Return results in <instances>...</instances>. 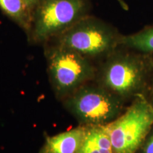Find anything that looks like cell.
Instances as JSON below:
<instances>
[{"label":"cell","instance_id":"obj_1","mask_svg":"<svg viewBox=\"0 0 153 153\" xmlns=\"http://www.w3.org/2000/svg\"><path fill=\"white\" fill-rule=\"evenodd\" d=\"M152 72L150 55L119 46L104 58L95 79L97 84L126 101L145 95Z\"/></svg>","mask_w":153,"mask_h":153},{"label":"cell","instance_id":"obj_2","mask_svg":"<svg viewBox=\"0 0 153 153\" xmlns=\"http://www.w3.org/2000/svg\"><path fill=\"white\" fill-rule=\"evenodd\" d=\"M121 37L117 28L100 19L87 15L55 39L57 45L93 60L104 59L119 47Z\"/></svg>","mask_w":153,"mask_h":153},{"label":"cell","instance_id":"obj_3","mask_svg":"<svg viewBox=\"0 0 153 153\" xmlns=\"http://www.w3.org/2000/svg\"><path fill=\"white\" fill-rule=\"evenodd\" d=\"M65 109L85 126H106L125 110V101L99 84L86 83L62 100Z\"/></svg>","mask_w":153,"mask_h":153},{"label":"cell","instance_id":"obj_4","mask_svg":"<svg viewBox=\"0 0 153 153\" xmlns=\"http://www.w3.org/2000/svg\"><path fill=\"white\" fill-rule=\"evenodd\" d=\"M45 57L50 82L61 100L95 79L97 68L91 60L72 50L55 44L47 48Z\"/></svg>","mask_w":153,"mask_h":153},{"label":"cell","instance_id":"obj_5","mask_svg":"<svg viewBox=\"0 0 153 153\" xmlns=\"http://www.w3.org/2000/svg\"><path fill=\"white\" fill-rule=\"evenodd\" d=\"M89 10L88 0H39L33 12L30 40L42 43L54 39L89 15Z\"/></svg>","mask_w":153,"mask_h":153},{"label":"cell","instance_id":"obj_6","mask_svg":"<svg viewBox=\"0 0 153 153\" xmlns=\"http://www.w3.org/2000/svg\"><path fill=\"white\" fill-rule=\"evenodd\" d=\"M153 126V107L145 95L106 126L114 153H136Z\"/></svg>","mask_w":153,"mask_h":153},{"label":"cell","instance_id":"obj_7","mask_svg":"<svg viewBox=\"0 0 153 153\" xmlns=\"http://www.w3.org/2000/svg\"><path fill=\"white\" fill-rule=\"evenodd\" d=\"M87 126L74 128L46 137L38 153H76L85 137Z\"/></svg>","mask_w":153,"mask_h":153},{"label":"cell","instance_id":"obj_8","mask_svg":"<svg viewBox=\"0 0 153 153\" xmlns=\"http://www.w3.org/2000/svg\"><path fill=\"white\" fill-rule=\"evenodd\" d=\"M76 153H114L106 126H87L85 137Z\"/></svg>","mask_w":153,"mask_h":153},{"label":"cell","instance_id":"obj_9","mask_svg":"<svg viewBox=\"0 0 153 153\" xmlns=\"http://www.w3.org/2000/svg\"><path fill=\"white\" fill-rule=\"evenodd\" d=\"M0 8L29 35L33 14L24 0H0Z\"/></svg>","mask_w":153,"mask_h":153},{"label":"cell","instance_id":"obj_10","mask_svg":"<svg viewBox=\"0 0 153 153\" xmlns=\"http://www.w3.org/2000/svg\"><path fill=\"white\" fill-rule=\"evenodd\" d=\"M120 46L148 55H153V24L129 35H122Z\"/></svg>","mask_w":153,"mask_h":153},{"label":"cell","instance_id":"obj_11","mask_svg":"<svg viewBox=\"0 0 153 153\" xmlns=\"http://www.w3.org/2000/svg\"><path fill=\"white\" fill-rule=\"evenodd\" d=\"M136 153H153V126Z\"/></svg>","mask_w":153,"mask_h":153},{"label":"cell","instance_id":"obj_12","mask_svg":"<svg viewBox=\"0 0 153 153\" xmlns=\"http://www.w3.org/2000/svg\"><path fill=\"white\" fill-rule=\"evenodd\" d=\"M148 91H149V98L146 99H148V101L150 102V104L152 105L153 107V72L152 76H151L150 85H149Z\"/></svg>","mask_w":153,"mask_h":153},{"label":"cell","instance_id":"obj_13","mask_svg":"<svg viewBox=\"0 0 153 153\" xmlns=\"http://www.w3.org/2000/svg\"><path fill=\"white\" fill-rule=\"evenodd\" d=\"M24 1L27 4L30 10L32 11V14H33L34 9H35L36 5L38 4L39 0H24Z\"/></svg>","mask_w":153,"mask_h":153},{"label":"cell","instance_id":"obj_14","mask_svg":"<svg viewBox=\"0 0 153 153\" xmlns=\"http://www.w3.org/2000/svg\"><path fill=\"white\" fill-rule=\"evenodd\" d=\"M116 1H118V3L119 4L120 7H121L122 9H124V10L126 11H128L129 9V6L128 4L124 0H116Z\"/></svg>","mask_w":153,"mask_h":153},{"label":"cell","instance_id":"obj_15","mask_svg":"<svg viewBox=\"0 0 153 153\" xmlns=\"http://www.w3.org/2000/svg\"><path fill=\"white\" fill-rule=\"evenodd\" d=\"M151 57H152V65H153V55H150Z\"/></svg>","mask_w":153,"mask_h":153}]
</instances>
